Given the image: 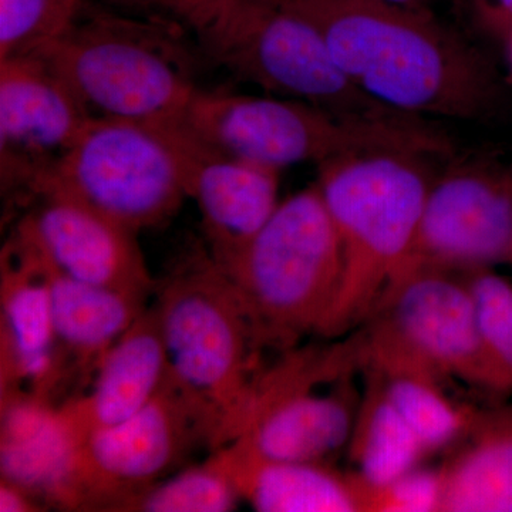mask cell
Returning <instances> with one entry per match:
<instances>
[{
  "mask_svg": "<svg viewBox=\"0 0 512 512\" xmlns=\"http://www.w3.org/2000/svg\"><path fill=\"white\" fill-rule=\"evenodd\" d=\"M311 20L346 76L410 116L474 120L497 104L485 57L429 10L383 0H285Z\"/></svg>",
  "mask_w": 512,
  "mask_h": 512,
  "instance_id": "1",
  "label": "cell"
},
{
  "mask_svg": "<svg viewBox=\"0 0 512 512\" xmlns=\"http://www.w3.org/2000/svg\"><path fill=\"white\" fill-rule=\"evenodd\" d=\"M431 156L383 150L319 165L316 181L342 249V276L318 336L359 329L412 254L434 177Z\"/></svg>",
  "mask_w": 512,
  "mask_h": 512,
  "instance_id": "2",
  "label": "cell"
},
{
  "mask_svg": "<svg viewBox=\"0 0 512 512\" xmlns=\"http://www.w3.org/2000/svg\"><path fill=\"white\" fill-rule=\"evenodd\" d=\"M167 12L194 33L211 63L266 92L348 119L410 116L363 93L319 29L285 0H177Z\"/></svg>",
  "mask_w": 512,
  "mask_h": 512,
  "instance_id": "3",
  "label": "cell"
},
{
  "mask_svg": "<svg viewBox=\"0 0 512 512\" xmlns=\"http://www.w3.org/2000/svg\"><path fill=\"white\" fill-rule=\"evenodd\" d=\"M154 293L168 376L207 419L217 450L238 436L259 372L251 320L205 248L188 251Z\"/></svg>",
  "mask_w": 512,
  "mask_h": 512,
  "instance_id": "4",
  "label": "cell"
},
{
  "mask_svg": "<svg viewBox=\"0 0 512 512\" xmlns=\"http://www.w3.org/2000/svg\"><path fill=\"white\" fill-rule=\"evenodd\" d=\"M178 124L218 150L276 171L372 151H413L431 157L451 151L448 138L423 117L348 119L306 101L200 87Z\"/></svg>",
  "mask_w": 512,
  "mask_h": 512,
  "instance_id": "5",
  "label": "cell"
},
{
  "mask_svg": "<svg viewBox=\"0 0 512 512\" xmlns=\"http://www.w3.org/2000/svg\"><path fill=\"white\" fill-rule=\"evenodd\" d=\"M218 266L244 306L259 348L291 349L303 336L318 335L342 276L338 232L318 184L279 202L247 247Z\"/></svg>",
  "mask_w": 512,
  "mask_h": 512,
  "instance_id": "6",
  "label": "cell"
},
{
  "mask_svg": "<svg viewBox=\"0 0 512 512\" xmlns=\"http://www.w3.org/2000/svg\"><path fill=\"white\" fill-rule=\"evenodd\" d=\"M164 26L84 3L72 28L35 55L50 63L93 116L167 126L183 119L198 87Z\"/></svg>",
  "mask_w": 512,
  "mask_h": 512,
  "instance_id": "7",
  "label": "cell"
},
{
  "mask_svg": "<svg viewBox=\"0 0 512 512\" xmlns=\"http://www.w3.org/2000/svg\"><path fill=\"white\" fill-rule=\"evenodd\" d=\"M23 190L62 195L134 232L165 224L187 195L173 127L93 116L66 150L40 165Z\"/></svg>",
  "mask_w": 512,
  "mask_h": 512,
  "instance_id": "8",
  "label": "cell"
},
{
  "mask_svg": "<svg viewBox=\"0 0 512 512\" xmlns=\"http://www.w3.org/2000/svg\"><path fill=\"white\" fill-rule=\"evenodd\" d=\"M197 444L214 450L210 424L168 376L140 412L80 441L57 505L120 511L128 498L158 483Z\"/></svg>",
  "mask_w": 512,
  "mask_h": 512,
  "instance_id": "9",
  "label": "cell"
},
{
  "mask_svg": "<svg viewBox=\"0 0 512 512\" xmlns=\"http://www.w3.org/2000/svg\"><path fill=\"white\" fill-rule=\"evenodd\" d=\"M360 328L367 342L396 350L450 382L500 394L461 274L407 272L389 286Z\"/></svg>",
  "mask_w": 512,
  "mask_h": 512,
  "instance_id": "10",
  "label": "cell"
},
{
  "mask_svg": "<svg viewBox=\"0 0 512 512\" xmlns=\"http://www.w3.org/2000/svg\"><path fill=\"white\" fill-rule=\"evenodd\" d=\"M500 265L512 266V165L460 161L434 177L396 279L417 269L467 274Z\"/></svg>",
  "mask_w": 512,
  "mask_h": 512,
  "instance_id": "11",
  "label": "cell"
},
{
  "mask_svg": "<svg viewBox=\"0 0 512 512\" xmlns=\"http://www.w3.org/2000/svg\"><path fill=\"white\" fill-rule=\"evenodd\" d=\"M15 235L62 274L86 284L148 296V271L137 232L82 202L40 195Z\"/></svg>",
  "mask_w": 512,
  "mask_h": 512,
  "instance_id": "12",
  "label": "cell"
},
{
  "mask_svg": "<svg viewBox=\"0 0 512 512\" xmlns=\"http://www.w3.org/2000/svg\"><path fill=\"white\" fill-rule=\"evenodd\" d=\"M183 153L188 198L201 214L208 251L218 265L238 255L272 217L279 202V174L204 143L171 124Z\"/></svg>",
  "mask_w": 512,
  "mask_h": 512,
  "instance_id": "13",
  "label": "cell"
},
{
  "mask_svg": "<svg viewBox=\"0 0 512 512\" xmlns=\"http://www.w3.org/2000/svg\"><path fill=\"white\" fill-rule=\"evenodd\" d=\"M93 114L39 55L0 59L2 156L43 163L66 150Z\"/></svg>",
  "mask_w": 512,
  "mask_h": 512,
  "instance_id": "14",
  "label": "cell"
},
{
  "mask_svg": "<svg viewBox=\"0 0 512 512\" xmlns=\"http://www.w3.org/2000/svg\"><path fill=\"white\" fill-rule=\"evenodd\" d=\"M2 393L20 390L46 399L64 370L49 289L36 259L13 238L2 255Z\"/></svg>",
  "mask_w": 512,
  "mask_h": 512,
  "instance_id": "15",
  "label": "cell"
},
{
  "mask_svg": "<svg viewBox=\"0 0 512 512\" xmlns=\"http://www.w3.org/2000/svg\"><path fill=\"white\" fill-rule=\"evenodd\" d=\"M168 377L160 322L147 306L131 328L101 357L89 393L59 407L76 439L130 419L164 386Z\"/></svg>",
  "mask_w": 512,
  "mask_h": 512,
  "instance_id": "16",
  "label": "cell"
},
{
  "mask_svg": "<svg viewBox=\"0 0 512 512\" xmlns=\"http://www.w3.org/2000/svg\"><path fill=\"white\" fill-rule=\"evenodd\" d=\"M77 446L59 407L20 390L2 393V480L57 505Z\"/></svg>",
  "mask_w": 512,
  "mask_h": 512,
  "instance_id": "17",
  "label": "cell"
},
{
  "mask_svg": "<svg viewBox=\"0 0 512 512\" xmlns=\"http://www.w3.org/2000/svg\"><path fill=\"white\" fill-rule=\"evenodd\" d=\"M221 451L241 500L259 512H360L352 474L326 463L268 460L232 440Z\"/></svg>",
  "mask_w": 512,
  "mask_h": 512,
  "instance_id": "18",
  "label": "cell"
},
{
  "mask_svg": "<svg viewBox=\"0 0 512 512\" xmlns=\"http://www.w3.org/2000/svg\"><path fill=\"white\" fill-rule=\"evenodd\" d=\"M45 276L52 306L57 346L64 362L70 356L80 367L96 370L101 357L146 311L147 296L77 281L57 271L26 245Z\"/></svg>",
  "mask_w": 512,
  "mask_h": 512,
  "instance_id": "19",
  "label": "cell"
},
{
  "mask_svg": "<svg viewBox=\"0 0 512 512\" xmlns=\"http://www.w3.org/2000/svg\"><path fill=\"white\" fill-rule=\"evenodd\" d=\"M363 333V332H362ZM365 343V367L407 421L429 456L448 451L467 436L480 407L448 390L450 380L394 350Z\"/></svg>",
  "mask_w": 512,
  "mask_h": 512,
  "instance_id": "20",
  "label": "cell"
},
{
  "mask_svg": "<svg viewBox=\"0 0 512 512\" xmlns=\"http://www.w3.org/2000/svg\"><path fill=\"white\" fill-rule=\"evenodd\" d=\"M441 471L443 512H512V403L480 407Z\"/></svg>",
  "mask_w": 512,
  "mask_h": 512,
  "instance_id": "21",
  "label": "cell"
},
{
  "mask_svg": "<svg viewBox=\"0 0 512 512\" xmlns=\"http://www.w3.org/2000/svg\"><path fill=\"white\" fill-rule=\"evenodd\" d=\"M362 375V399L346 450L350 473L362 483L380 485L423 466L430 456L379 379L369 370Z\"/></svg>",
  "mask_w": 512,
  "mask_h": 512,
  "instance_id": "22",
  "label": "cell"
},
{
  "mask_svg": "<svg viewBox=\"0 0 512 512\" xmlns=\"http://www.w3.org/2000/svg\"><path fill=\"white\" fill-rule=\"evenodd\" d=\"M239 497L220 450L198 466L158 481L128 498L120 511L227 512L237 508Z\"/></svg>",
  "mask_w": 512,
  "mask_h": 512,
  "instance_id": "23",
  "label": "cell"
},
{
  "mask_svg": "<svg viewBox=\"0 0 512 512\" xmlns=\"http://www.w3.org/2000/svg\"><path fill=\"white\" fill-rule=\"evenodd\" d=\"M463 275L500 394L512 392V282L495 269Z\"/></svg>",
  "mask_w": 512,
  "mask_h": 512,
  "instance_id": "24",
  "label": "cell"
},
{
  "mask_svg": "<svg viewBox=\"0 0 512 512\" xmlns=\"http://www.w3.org/2000/svg\"><path fill=\"white\" fill-rule=\"evenodd\" d=\"M84 0H0V59L35 55L79 18Z\"/></svg>",
  "mask_w": 512,
  "mask_h": 512,
  "instance_id": "25",
  "label": "cell"
},
{
  "mask_svg": "<svg viewBox=\"0 0 512 512\" xmlns=\"http://www.w3.org/2000/svg\"><path fill=\"white\" fill-rule=\"evenodd\" d=\"M352 477L359 494L360 512H443L441 467L420 466L380 485L365 484L353 474Z\"/></svg>",
  "mask_w": 512,
  "mask_h": 512,
  "instance_id": "26",
  "label": "cell"
},
{
  "mask_svg": "<svg viewBox=\"0 0 512 512\" xmlns=\"http://www.w3.org/2000/svg\"><path fill=\"white\" fill-rule=\"evenodd\" d=\"M478 19L487 28L507 36L512 32V0H471Z\"/></svg>",
  "mask_w": 512,
  "mask_h": 512,
  "instance_id": "27",
  "label": "cell"
},
{
  "mask_svg": "<svg viewBox=\"0 0 512 512\" xmlns=\"http://www.w3.org/2000/svg\"><path fill=\"white\" fill-rule=\"evenodd\" d=\"M35 495L30 494L19 485L2 480L0 483V511L2 512H32L40 511Z\"/></svg>",
  "mask_w": 512,
  "mask_h": 512,
  "instance_id": "28",
  "label": "cell"
},
{
  "mask_svg": "<svg viewBox=\"0 0 512 512\" xmlns=\"http://www.w3.org/2000/svg\"><path fill=\"white\" fill-rule=\"evenodd\" d=\"M111 5L136 12H153V10H168L177 0H109Z\"/></svg>",
  "mask_w": 512,
  "mask_h": 512,
  "instance_id": "29",
  "label": "cell"
},
{
  "mask_svg": "<svg viewBox=\"0 0 512 512\" xmlns=\"http://www.w3.org/2000/svg\"><path fill=\"white\" fill-rule=\"evenodd\" d=\"M390 5L402 6V8L413 10H429L431 0H383Z\"/></svg>",
  "mask_w": 512,
  "mask_h": 512,
  "instance_id": "30",
  "label": "cell"
},
{
  "mask_svg": "<svg viewBox=\"0 0 512 512\" xmlns=\"http://www.w3.org/2000/svg\"><path fill=\"white\" fill-rule=\"evenodd\" d=\"M505 37H507L508 63H510V70L512 74V32L508 33Z\"/></svg>",
  "mask_w": 512,
  "mask_h": 512,
  "instance_id": "31",
  "label": "cell"
}]
</instances>
